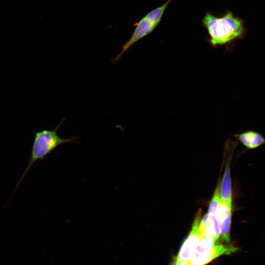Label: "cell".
Here are the masks:
<instances>
[{
  "mask_svg": "<svg viewBox=\"0 0 265 265\" xmlns=\"http://www.w3.org/2000/svg\"><path fill=\"white\" fill-rule=\"evenodd\" d=\"M179 265H190L188 263H179Z\"/></svg>",
  "mask_w": 265,
  "mask_h": 265,
  "instance_id": "7c38bea8",
  "label": "cell"
},
{
  "mask_svg": "<svg viewBox=\"0 0 265 265\" xmlns=\"http://www.w3.org/2000/svg\"><path fill=\"white\" fill-rule=\"evenodd\" d=\"M238 248L233 245L206 244L200 240L192 250L187 262L190 265H205L222 255L236 252Z\"/></svg>",
  "mask_w": 265,
  "mask_h": 265,
  "instance_id": "3957f363",
  "label": "cell"
},
{
  "mask_svg": "<svg viewBox=\"0 0 265 265\" xmlns=\"http://www.w3.org/2000/svg\"><path fill=\"white\" fill-rule=\"evenodd\" d=\"M201 217V210H199L195 215L191 230L180 249L177 256L179 263L188 262L192 250L201 239L199 230Z\"/></svg>",
  "mask_w": 265,
  "mask_h": 265,
  "instance_id": "5b68a950",
  "label": "cell"
},
{
  "mask_svg": "<svg viewBox=\"0 0 265 265\" xmlns=\"http://www.w3.org/2000/svg\"><path fill=\"white\" fill-rule=\"evenodd\" d=\"M220 200L228 204L232 205V191L229 160L226 164L220 191Z\"/></svg>",
  "mask_w": 265,
  "mask_h": 265,
  "instance_id": "ba28073f",
  "label": "cell"
},
{
  "mask_svg": "<svg viewBox=\"0 0 265 265\" xmlns=\"http://www.w3.org/2000/svg\"><path fill=\"white\" fill-rule=\"evenodd\" d=\"M202 21L208 33L207 40L213 48L230 44L242 39L246 33L243 20L230 10L221 16L207 12Z\"/></svg>",
  "mask_w": 265,
  "mask_h": 265,
  "instance_id": "6da1fadb",
  "label": "cell"
},
{
  "mask_svg": "<svg viewBox=\"0 0 265 265\" xmlns=\"http://www.w3.org/2000/svg\"><path fill=\"white\" fill-rule=\"evenodd\" d=\"M216 215L219 222L222 239L229 243L232 217V205L220 200Z\"/></svg>",
  "mask_w": 265,
  "mask_h": 265,
  "instance_id": "8992f818",
  "label": "cell"
},
{
  "mask_svg": "<svg viewBox=\"0 0 265 265\" xmlns=\"http://www.w3.org/2000/svg\"><path fill=\"white\" fill-rule=\"evenodd\" d=\"M235 137L248 149H255L265 142L263 136L254 131H247L235 135Z\"/></svg>",
  "mask_w": 265,
  "mask_h": 265,
  "instance_id": "52a82bcc",
  "label": "cell"
},
{
  "mask_svg": "<svg viewBox=\"0 0 265 265\" xmlns=\"http://www.w3.org/2000/svg\"><path fill=\"white\" fill-rule=\"evenodd\" d=\"M207 215L214 242L217 244L220 237V229L216 215Z\"/></svg>",
  "mask_w": 265,
  "mask_h": 265,
  "instance_id": "9c48e42d",
  "label": "cell"
},
{
  "mask_svg": "<svg viewBox=\"0 0 265 265\" xmlns=\"http://www.w3.org/2000/svg\"><path fill=\"white\" fill-rule=\"evenodd\" d=\"M220 200V186L218 183L210 202L208 214L216 215Z\"/></svg>",
  "mask_w": 265,
  "mask_h": 265,
  "instance_id": "30bf717a",
  "label": "cell"
},
{
  "mask_svg": "<svg viewBox=\"0 0 265 265\" xmlns=\"http://www.w3.org/2000/svg\"><path fill=\"white\" fill-rule=\"evenodd\" d=\"M65 120V118H63L53 129L44 130L36 132L28 163L17 184L14 191L18 188L31 167L36 161L44 159L47 155L61 144L74 142L78 139L77 137L64 139L58 135V130Z\"/></svg>",
  "mask_w": 265,
  "mask_h": 265,
  "instance_id": "7a4b0ae2",
  "label": "cell"
},
{
  "mask_svg": "<svg viewBox=\"0 0 265 265\" xmlns=\"http://www.w3.org/2000/svg\"><path fill=\"white\" fill-rule=\"evenodd\" d=\"M171 265H179V262L178 261L177 256L173 257Z\"/></svg>",
  "mask_w": 265,
  "mask_h": 265,
  "instance_id": "8fae6325",
  "label": "cell"
},
{
  "mask_svg": "<svg viewBox=\"0 0 265 265\" xmlns=\"http://www.w3.org/2000/svg\"><path fill=\"white\" fill-rule=\"evenodd\" d=\"M158 25L147 18L142 17L135 24V28L129 39L122 46L120 53L113 59V62L118 61L126 52L139 40L150 34Z\"/></svg>",
  "mask_w": 265,
  "mask_h": 265,
  "instance_id": "277c9868",
  "label": "cell"
}]
</instances>
